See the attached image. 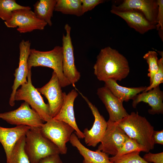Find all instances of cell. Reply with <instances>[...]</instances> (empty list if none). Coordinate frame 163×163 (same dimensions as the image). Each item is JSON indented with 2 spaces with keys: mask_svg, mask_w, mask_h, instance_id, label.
<instances>
[{
  "mask_svg": "<svg viewBox=\"0 0 163 163\" xmlns=\"http://www.w3.org/2000/svg\"><path fill=\"white\" fill-rule=\"evenodd\" d=\"M30 128L29 126L21 125L11 128L0 126V143L5 151L6 160L9 158L17 142L22 136L25 135Z\"/></svg>",
  "mask_w": 163,
  "mask_h": 163,
  "instance_id": "cell-19",
  "label": "cell"
},
{
  "mask_svg": "<svg viewBox=\"0 0 163 163\" xmlns=\"http://www.w3.org/2000/svg\"><path fill=\"white\" fill-rule=\"evenodd\" d=\"M9 28H16L21 33L31 32L34 30H42L47 24L38 18L34 11L29 9H19L14 11L10 18L4 21Z\"/></svg>",
  "mask_w": 163,
  "mask_h": 163,
  "instance_id": "cell-8",
  "label": "cell"
},
{
  "mask_svg": "<svg viewBox=\"0 0 163 163\" xmlns=\"http://www.w3.org/2000/svg\"><path fill=\"white\" fill-rule=\"evenodd\" d=\"M110 11L122 18L129 26L141 34L156 28V25L149 21L139 11L135 10L120 11L112 8Z\"/></svg>",
  "mask_w": 163,
  "mask_h": 163,
  "instance_id": "cell-17",
  "label": "cell"
},
{
  "mask_svg": "<svg viewBox=\"0 0 163 163\" xmlns=\"http://www.w3.org/2000/svg\"><path fill=\"white\" fill-rule=\"evenodd\" d=\"M158 70L154 76L153 82L151 85L146 87L144 92L150 90L163 83V56L158 60Z\"/></svg>",
  "mask_w": 163,
  "mask_h": 163,
  "instance_id": "cell-29",
  "label": "cell"
},
{
  "mask_svg": "<svg viewBox=\"0 0 163 163\" xmlns=\"http://www.w3.org/2000/svg\"><path fill=\"white\" fill-rule=\"evenodd\" d=\"M64 100L62 105L57 114L52 119L64 122L71 126L75 131V133L78 138L83 139V133L79 129L75 116L74 104L78 96L75 89H72L67 94L63 92Z\"/></svg>",
  "mask_w": 163,
  "mask_h": 163,
  "instance_id": "cell-16",
  "label": "cell"
},
{
  "mask_svg": "<svg viewBox=\"0 0 163 163\" xmlns=\"http://www.w3.org/2000/svg\"><path fill=\"white\" fill-rule=\"evenodd\" d=\"M97 94L109 113L108 121L117 123L128 114L123 106V101L114 96L106 87L98 88Z\"/></svg>",
  "mask_w": 163,
  "mask_h": 163,
  "instance_id": "cell-14",
  "label": "cell"
},
{
  "mask_svg": "<svg viewBox=\"0 0 163 163\" xmlns=\"http://www.w3.org/2000/svg\"><path fill=\"white\" fill-rule=\"evenodd\" d=\"M80 93L90 109L94 118L91 129L88 130L86 128L83 130L85 142L88 146L95 147L101 142L104 136L107 129V122L95 106L86 97Z\"/></svg>",
  "mask_w": 163,
  "mask_h": 163,
  "instance_id": "cell-13",
  "label": "cell"
},
{
  "mask_svg": "<svg viewBox=\"0 0 163 163\" xmlns=\"http://www.w3.org/2000/svg\"><path fill=\"white\" fill-rule=\"evenodd\" d=\"M69 141L83 157V163H112L110 160L108 154L98 149L93 151L85 147L75 133L72 134Z\"/></svg>",
  "mask_w": 163,
  "mask_h": 163,
  "instance_id": "cell-20",
  "label": "cell"
},
{
  "mask_svg": "<svg viewBox=\"0 0 163 163\" xmlns=\"http://www.w3.org/2000/svg\"><path fill=\"white\" fill-rule=\"evenodd\" d=\"M81 1L82 15L85 13L92 10L96 6L104 1L103 0H81Z\"/></svg>",
  "mask_w": 163,
  "mask_h": 163,
  "instance_id": "cell-31",
  "label": "cell"
},
{
  "mask_svg": "<svg viewBox=\"0 0 163 163\" xmlns=\"http://www.w3.org/2000/svg\"><path fill=\"white\" fill-rule=\"evenodd\" d=\"M56 0H39L34 5V11L37 17L51 26V19L53 16Z\"/></svg>",
  "mask_w": 163,
  "mask_h": 163,
  "instance_id": "cell-22",
  "label": "cell"
},
{
  "mask_svg": "<svg viewBox=\"0 0 163 163\" xmlns=\"http://www.w3.org/2000/svg\"><path fill=\"white\" fill-rule=\"evenodd\" d=\"M62 87L56 74L53 71L49 82L42 87L37 88L47 99L52 118L57 114L63 104L64 96Z\"/></svg>",
  "mask_w": 163,
  "mask_h": 163,
  "instance_id": "cell-11",
  "label": "cell"
},
{
  "mask_svg": "<svg viewBox=\"0 0 163 163\" xmlns=\"http://www.w3.org/2000/svg\"><path fill=\"white\" fill-rule=\"evenodd\" d=\"M153 138L155 144L163 145V130H154L153 134Z\"/></svg>",
  "mask_w": 163,
  "mask_h": 163,
  "instance_id": "cell-34",
  "label": "cell"
},
{
  "mask_svg": "<svg viewBox=\"0 0 163 163\" xmlns=\"http://www.w3.org/2000/svg\"><path fill=\"white\" fill-rule=\"evenodd\" d=\"M31 43L29 40H23L19 45L20 55L18 67L15 69L14 75L15 77L12 91L9 100V104L12 107L15 104L14 96L18 88L27 83L29 70L27 60L30 53Z\"/></svg>",
  "mask_w": 163,
  "mask_h": 163,
  "instance_id": "cell-12",
  "label": "cell"
},
{
  "mask_svg": "<svg viewBox=\"0 0 163 163\" xmlns=\"http://www.w3.org/2000/svg\"><path fill=\"white\" fill-rule=\"evenodd\" d=\"M120 11L131 10L142 13L150 22L156 25L158 6L157 1L154 0H124L117 6L112 8Z\"/></svg>",
  "mask_w": 163,
  "mask_h": 163,
  "instance_id": "cell-15",
  "label": "cell"
},
{
  "mask_svg": "<svg viewBox=\"0 0 163 163\" xmlns=\"http://www.w3.org/2000/svg\"><path fill=\"white\" fill-rule=\"evenodd\" d=\"M0 118L11 124L27 126L31 128H40L44 123L38 113L25 102L15 110L0 113Z\"/></svg>",
  "mask_w": 163,
  "mask_h": 163,
  "instance_id": "cell-7",
  "label": "cell"
},
{
  "mask_svg": "<svg viewBox=\"0 0 163 163\" xmlns=\"http://www.w3.org/2000/svg\"><path fill=\"white\" fill-rule=\"evenodd\" d=\"M62 52V47L59 46L46 51L30 49L27 60L28 70H31L32 67L37 66L51 68L56 74L62 87L71 85L63 73Z\"/></svg>",
  "mask_w": 163,
  "mask_h": 163,
  "instance_id": "cell-3",
  "label": "cell"
},
{
  "mask_svg": "<svg viewBox=\"0 0 163 163\" xmlns=\"http://www.w3.org/2000/svg\"><path fill=\"white\" fill-rule=\"evenodd\" d=\"M132 105L136 108L137 105L142 102L148 104L151 107L149 114H162L163 113V91L159 86L146 92H142L136 96L132 99Z\"/></svg>",
  "mask_w": 163,
  "mask_h": 163,
  "instance_id": "cell-18",
  "label": "cell"
},
{
  "mask_svg": "<svg viewBox=\"0 0 163 163\" xmlns=\"http://www.w3.org/2000/svg\"><path fill=\"white\" fill-rule=\"evenodd\" d=\"M59 154H55L46 157L40 160L38 163H63Z\"/></svg>",
  "mask_w": 163,
  "mask_h": 163,
  "instance_id": "cell-33",
  "label": "cell"
},
{
  "mask_svg": "<svg viewBox=\"0 0 163 163\" xmlns=\"http://www.w3.org/2000/svg\"><path fill=\"white\" fill-rule=\"evenodd\" d=\"M42 134L58 148L61 154H66L67 151L66 143L69 141L74 129L67 123L52 119L43 123L40 128Z\"/></svg>",
  "mask_w": 163,
  "mask_h": 163,
  "instance_id": "cell-6",
  "label": "cell"
},
{
  "mask_svg": "<svg viewBox=\"0 0 163 163\" xmlns=\"http://www.w3.org/2000/svg\"><path fill=\"white\" fill-rule=\"evenodd\" d=\"M143 158L147 162L151 163H163V152L153 153L148 152Z\"/></svg>",
  "mask_w": 163,
  "mask_h": 163,
  "instance_id": "cell-32",
  "label": "cell"
},
{
  "mask_svg": "<svg viewBox=\"0 0 163 163\" xmlns=\"http://www.w3.org/2000/svg\"><path fill=\"white\" fill-rule=\"evenodd\" d=\"M54 11L78 17L82 16L81 0H56Z\"/></svg>",
  "mask_w": 163,
  "mask_h": 163,
  "instance_id": "cell-23",
  "label": "cell"
},
{
  "mask_svg": "<svg viewBox=\"0 0 163 163\" xmlns=\"http://www.w3.org/2000/svg\"><path fill=\"white\" fill-rule=\"evenodd\" d=\"M24 149L30 163H38L48 156L60 154L57 147L42 134L40 128H31L27 132Z\"/></svg>",
  "mask_w": 163,
  "mask_h": 163,
  "instance_id": "cell-4",
  "label": "cell"
},
{
  "mask_svg": "<svg viewBox=\"0 0 163 163\" xmlns=\"http://www.w3.org/2000/svg\"><path fill=\"white\" fill-rule=\"evenodd\" d=\"M94 74L99 81L112 79L121 81L130 72L126 58L117 50L110 46L101 49L94 66Z\"/></svg>",
  "mask_w": 163,
  "mask_h": 163,
  "instance_id": "cell-1",
  "label": "cell"
},
{
  "mask_svg": "<svg viewBox=\"0 0 163 163\" xmlns=\"http://www.w3.org/2000/svg\"><path fill=\"white\" fill-rule=\"evenodd\" d=\"M117 123L129 137L145 147L147 152L154 149V127L138 112L128 114Z\"/></svg>",
  "mask_w": 163,
  "mask_h": 163,
  "instance_id": "cell-2",
  "label": "cell"
},
{
  "mask_svg": "<svg viewBox=\"0 0 163 163\" xmlns=\"http://www.w3.org/2000/svg\"><path fill=\"white\" fill-rule=\"evenodd\" d=\"M140 152H133L118 157L109 158L112 163H151L146 161L139 155Z\"/></svg>",
  "mask_w": 163,
  "mask_h": 163,
  "instance_id": "cell-26",
  "label": "cell"
},
{
  "mask_svg": "<svg viewBox=\"0 0 163 163\" xmlns=\"http://www.w3.org/2000/svg\"><path fill=\"white\" fill-rule=\"evenodd\" d=\"M31 76V70H29L27 82L17 90L14 96L15 101H24L30 105L43 121L46 122L52 119L49 104L44 102L40 93L32 85Z\"/></svg>",
  "mask_w": 163,
  "mask_h": 163,
  "instance_id": "cell-5",
  "label": "cell"
},
{
  "mask_svg": "<svg viewBox=\"0 0 163 163\" xmlns=\"http://www.w3.org/2000/svg\"><path fill=\"white\" fill-rule=\"evenodd\" d=\"M104 82V86L114 96L123 102L132 100L137 94L144 92L147 87L146 86L133 88L124 87L119 85L117 81L112 79H108Z\"/></svg>",
  "mask_w": 163,
  "mask_h": 163,
  "instance_id": "cell-21",
  "label": "cell"
},
{
  "mask_svg": "<svg viewBox=\"0 0 163 163\" xmlns=\"http://www.w3.org/2000/svg\"><path fill=\"white\" fill-rule=\"evenodd\" d=\"M158 6V12L156 17L157 24L156 28L159 31V35L163 40V0H157Z\"/></svg>",
  "mask_w": 163,
  "mask_h": 163,
  "instance_id": "cell-30",
  "label": "cell"
},
{
  "mask_svg": "<svg viewBox=\"0 0 163 163\" xmlns=\"http://www.w3.org/2000/svg\"><path fill=\"white\" fill-rule=\"evenodd\" d=\"M64 29L66 33L62 36V46L63 73L70 84L74 86L79 80L81 75L75 65L74 48L70 36L71 27L66 24Z\"/></svg>",
  "mask_w": 163,
  "mask_h": 163,
  "instance_id": "cell-9",
  "label": "cell"
},
{
  "mask_svg": "<svg viewBox=\"0 0 163 163\" xmlns=\"http://www.w3.org/2000/svg\"><path fill=\"white\" fill-rule=\"evenodd\" d=\"M158 55L155 51H149L143 56L149 65L148 76L150 78V85L152 83L154 76L158 70Z\"/></svg>",
  "mask_w": 163,
  "mask_h": 163,
  "instance_id": "cell-27",
  "label": "cell"
},
{
  "mask_svg": "<svg viewBox=\"0 0 163 163\" xmlns=\"http://www.w3.org/2000/svg\"><path fill=\"white\" fill-rule=\"evenodd\" d=\"M138 151L147 152L145 148L135 140L128 137L118 151L115 157H118L133 152Z\"/></svg>",
  "mask_w": 163,
  "mask_h": 163,
  "instance_id": "cell-28",
  "label": "cell"
},
{
  "mask_svg": "<svg viewBox=\"0 0 163 163\" xmlns=\"http://www.w3.org/2000/svg\"><path fill=\"white\" fill-rule=\"evenodd\" d=\"M25 135L22 136L14 146L7 163H30L24 149Z\"/></svg>",
  "mask_w": 163,
  "mask_h": 163,
  "instance_id": "cell-24",
  "label": "cell"
},
{
  "mask_svg": "<svg viewBox=\"0 0 163 163\" xmlns=\"http://www.w3.org/2000/svg\"><path fill=\"white\" fill-rule=\"evenodd\" d=\"M29 9L30 7L21 5L15 0H0V18L6 21L10 18L14 11Z\"/></svg>",
  "mask_w": 163,
  "mask_h": 163,
  "instance_id": "cell-25",
  "label": "cell"
},
{
  "mask_svg": "<svg viewBox=\"0 0 163 163\" xmlns=\"http://www.w3.org/2000/svg\"><path fill=\"white\" fill-rule=\"evenodd\" d=\"M107 122V129L97 149L114 156L129 137L117 123Z\"/></svg>",
  "mask_w": 163,
  "mask_h": 163,
  "instance_id": "cell-10",
  "label": "cell"
}]
</instances>
